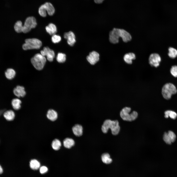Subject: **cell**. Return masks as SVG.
<instances>
[{"mask_svg": "<svg viewBox=\"0 0 177 177\" xmlns=\"http://www.w3.org/2000/svg\"><path fill=\"white\" fill-rule=\"evenodd\" d=\"M119 37H121L123 41L125 43L130 41L132 39L130 34L124 29L114 28L110 32L109 40L111 43H118Z\"/></svg>", "mask_w": 177, "mask_h": 177, "instance_id": "cell-1", "label": "cell"}, {"mask_svg": "<svg viewBox=\"0 0 177 177\" xmlns=\"http://www.w3.org/2000/svg\"><path fill=\"white\" fill-rule=\"evenodd\" d=\"M109 129H110L113 135H116L118 134L120 130V127L118 121L117 120H105L102 126V131L103 133H106L107 132Z\"/></svg>", "mask_w": 177, "mask_h": 177, "instance_id": "cell-2", "label": "cell"}, {"mask_svg": "<svg viewBox=\"0 0 177 177\" xmlns=\"http://www.w3.org/2000/svg\"><path fill=\"white\" fill-rule=\"evenodd\" d=\"M31 61L36 69L40 70L44 67L46 62V59L45 57L41 54L38 53L31 59Z\"/></svg>", "mask_w": 177, "mask_h": 177, "instance_id": "cell-3", "label": "cell"}, {"mask_svg": "<svg viewBox=\"0 0 177 177\" xmlns=\"http://www.w3.org/2000/svg\"><path fill=\"white\" fill-rule=\"evenodd\" d=\"M131 110L130 108L125 107L123 108L120 112V116L124 120L127 121H132L135 120L138 116L137 113L133 111L130 114Z\"/></svg>", "mask_w": 177, "mask_h": 177, "instance_id": "cell-4", "label": "cell"}, {"mask_svg": "<svg viewBox=\"0 0 177 177\" xmlns=\"http://www.w3.org/2000/svg\"><path fill=\"white\" fill-rule=\"evenodd\" d=\"M177 91L176 87L173 84L168 83L163 86L162 92L164 98L166 100H168L170 99L172 95L176 94Z\"/></svg>", "mask_w": 177, "mask_h": 177, "instance_id": "cell-5", "label": "cell"}, {"mask_svg": "<svg viewBox=\"0 0 177 177\" xmlns=\"http://www.w3.org/2000/svg\"><path fill=\"white\" fill-rule=\"evenodd\" d=\"M25 43L22 45L23 49L25 50L39 49L42 45L41 41L35 38L27 39L25 40Z\"/></svg>", "mask_w": 177, "mask_h": 177, "instance_id": "cell-6", "label": "cell"}, {"mask_svg": "<svg viewBox=\"0 0 177 177\" xmlns=\"http://www.w3.org/2000/svg\"><path fill=\"white\" fill-rule=\"evenodd\" d=\"M37 25L35 18L33 16H29L25 20L23 26L22 32L25 33L28 32L32 29L35 28Z\"/></svg>", "mask_w": 177, "mask_h": 177, "instance_id": "cell-7", "label": "cell"}, {"mask_svg": "<svg viewBox=\"0 0 177 177\" xmlns=\"http://www.w3.org/2000/svg\"><path fill=\"white\" fill-rule=\"evenodd\" d=\"M161 61V58L160 55L157 53L151 54L148 59L149 64L151 66L157 67L159 66Z\"/></svg>", "mask_w": 177, "mask_h": 177, "instance_id": "cell-8", "label": "cell"}, {"mask_svg": "<svg viewBox=\"0 0 177 177\" xmlns=\"http://www.w3.org/2000/svg\"><path fill=\"white\" fill-rule=\"evenodd\" d=\"M40 53L42 56H46L47 60L50 62L53 61L55 57L54 51L48 47H44L43 49L41 51Z\"/></svg>", "mask_w": 177, "mask_h": 177, "instance_id": "cell-9", "label": "cell"}, {"mask_svg": "<svg viewBox=\"0 0 177 177\" xmlns=\"http://www.w3.org/2000/svg\"><path fill=\"white\" fill-rule=\"evenodd\" d=\"M100 55L96 51H93L89 53L86 58L88 62L91 65H94L99 60Z\"/></svg>", "mask_w": 177, "mask_h": 177, "instance_id": "cell-10", "label": "cell"}, {"mask_svg": "<svg viewBox=\"0 0 177 177\" xmlns=\"http://www.w3.org/2000/svg\"><path fill=\"white\" fill-rule=\"evenodd\" d=\"M64 38L67 40L68 44L70 46L74 45L76 42L75 37L74 33L72 31L65 33L64 35Z\"/></svg>", "mask_w": 177, "mask_h": 177, "instance_id": "cell-11", "label": "cell"}, {"mask_svg": "<svg viewBox=\"0 0 177 177\" xmlns=\"http://www.w3.org/2000/svg\"><path fill=\"white\" fill-rule=\"evenodd\" d=\"M13 92L14 94L18 97H23L26 94L24 87L20 86H18L15 88L13 90Z\"/></svg>", "mask_w": 177, "mask_h": 177, "instance_id": "cell-12", "label": "cell"}, {"mask_svg": "<svg viewBox=\"0 0 177 177\" xmlns=\"http://www.w3.org/2000/svg\"><path fill=\"white\" fill-rule=\"evenodd\" d=\"M43 4L48 15H53L55 11V8L53 4L49 2H45Z\"/></svg>", "mask_w": 177, "mask_h": 177, "instance_id": "cell-13", "label": "cell"}, {"mask_svg": "<svg viewBox=\"0 0 177 177\" xmlns=\"http://www.w3.org/2000/svg\"><path fill=\"white\" fill-rule=\"evenodd\" d=\"M136 56L135 54L132 52L126 54L123 57V59L125 62L128 64H131L132 63V60L135 59Z\"/></svg>", "mask_w": 177, "mask_h": 177, "instance_id": "cell-14", "label": "cell"}, {"mask_svg": "<svg viewBox=\"0 0 177 177\" xmlns=\"http://www.w3.org/2000/svg\"><path fill=\"white\" fill-rule=\"evenodd\" d=\"M83 128L82 126L80 125L76 124L72 128V130L74 134L76 136H79L83 134Z\"/></svg>", "mask_w": 177, "mask_h": 177, "instance_id": "cell-15", "label": "cell"}, {"mask_svg": "<svg viewBox=\"0 0 177 177\" xmlns=\"http://www.w3.org/2000/svg\"><path fill=\"white\" fill-rule=\"evenodd\" d=\"M46 32L50 35H52L55 34L57 31L56 26L54 24L50 23L45 27Z\"/></svg>", "mask_w": 177, "mask_h": 177, "instance_id": "cell-16", "label": "cell"}, {"mask_svg": "<svg viewBox=\"0 0 177 177\" xmlns=\"http://www.w3.org/2000/svg\"><path fill=\"white\" fill-rule=\"evenodd\" d=\"M46 116L49 119L52 121H54L57 118L58 115L56 111L53 109H50L48 111Z\"/></svg>", "mask_w": 177, "mask_h": 177, "instance_id": "cell-17", "label": "cell"}, {"mask_svg": "<svg viewBox=\"0 0 177 177\" xmlns=\"http://www.w3.org/2000/svg\"><path fill=\"white\" fill-rule=\"evenodd\" d=\"M5 74L7 78L9 80H11L15 77L16 72L13 69L9 68L7 69L5 71Z\"/></svg>", "mask_w": 177, "mask_h": 177, "instance_id": "cell-18", "label": "cell"}, {"mask_svg": "<svg viewBox=\"0 0 177 177\" xmlns=\"http://www.w3.org/2000/svg\"><path fill=\"white\" fill-rule=\"evenodd\" d=\"M21 103V100L17 98L13 99L11 102V104L13 107L16 110H19L20 108Z\"/></svg>", "mask_w": 177, "mask_h": 177, "instance_id": "cell-19", "label": "cell"}, {"mask_svg": "<svg viewBox=\"0 0 177 177\" xmlns=\"http://www.w3.org/2000/svg\"><path fill=\"white\" fill-rule=\"evenodd\" d=\"M63 144L65 148H70L74 145L75 142L73 139L67 138L64 139L63 141Z\"/></svg>", "mask_w": 177, "mask_h": 177, "instance_id": "cell-20", "label": "cell"}, {"mask_svg": "<svg viewBox=\"0 0 177 177\" xmlns=\"http://www.w3.org/2000/svg\"><path fill=\"white\" fill-rule=\"evenodd\" d=\"M5 118L8 120L10 121L13 120L15 116V113L12 110H9L5 112L3 114Z\"/></svg>", "mask_w": 177, "mask_h": 177, "instance_id": "cell-21", "label": "cell"}, {"mask_svg": "<svg viewBox=\"0 0 177 177\" xmlns=\"http://www.w3.org/2000/svg\"><path fill=\"white\" fill-rule=\"evenodd\" d=\"M40 162L37 160L33 159L30 162V166L31 168L33 170H36L40 167Z\"/></svg>", "mask_w": 177, "mask_h": 177, "instance_id": "cell-22", "label": "cell"}, {"mask_svg": "<svg viewBox=\"0 0 177 177\" xmlns=\"http://www.w3.org/2000/svg\"><path fill=\"white\" fill-rule=\"evenodd\" d=\"M101 159L102 162L106 164L110 163L112 162V160L111 158L110 155L107 153H104L102 154Z\"/></svg>", "mask_w": 177, "mask_h": 177, "instance_id": "cell-23", "label": "cell"}, {"mask_svg": "<svg viewBox=\"0 0 177 177\" xmlns=\"http://www.w3.org/2000/svg\"><path fill=\"white\" fill-rule=\"evenodd\" d=\"M164 117L168 118L169 117L171 118L175 119L177 117V114L174 111L170 110H167L164 112Z\"/></svg>", "mask_w": 177, "mask_h": 177, "instance_id": "cell-24", "label": "cell"}, {"mask_svg": "<svg viewBox=\"0 0 177 177\" xmlns=\"http://www.w3.org/2000/svg\"><path fill=\"white\" fill-rule=\"evenodd\" d=\"M168 55L170 58L174 59L177 56V50L175 48L169 47L168 49Z\"/></svg>", "mask_w": 177, "mask_h": 177, "instance_id": "cell-25", "label": "cell"}, {"mask_svg": "<svg viewBox=\"0 0 177 177\" xmlns=\"http://www.w3.org/2000/svg\"><path fill=\"white\" fill-rule=\"evenodd\" d=\"M51 145L53 148L57 150L60 149L61 146V143L59 140L55 139L52 141Z\"/></svg>", "mask_w": 177, "mask_h": 177, "instance_id": "cell-26", "label": "cell"}, {"mask_svg": "<svg viewBox=\"0 0 177 177\" xmlns=\"http://www.w3.org/2000/svg\"><path fill=\"white\" fill-rule=\"evenodd\" d=\"M23 27L22 22L20 21H18L15 24L14 28L16 32L19 33L22 32Z\"/></svg>", "mask_w": 177, "mask_h": 177, "instance_id": "cell-27", "label": "cell"}, {"mask_svg": "<svg viewBox=\"0 0 177 177\" xmlns=\"http://www.w3.org/2000/svg\"><path fill=\"white\" fill-rule=\"evenodd\" d=\"M66 55L65 54L59 53L57 55L56 60L59 63H63L65 62L66 60Z\"/></svg>", "mask_w": 177, "mask_h": 177, "instance_id": "cell-28", "label": "cell"}, {"mask_svg": "<svg viewBox=\"0 0 177 177\" xmlns=\"http://www.w3.org/2000/svg\"><path fill=\"white\" fill-rule=\"evenodd\" d=\"M38 13L41 16L45 17L47 15V12L43 4L41 5L38 8Z\"/></svg>", "mask_w": 177, "mask_h": 177, "instance_id": "cell-29", "label": "cell"}, {"mask_svg": "<svg viewBox=\"0 0 177 177\" xmlns=\"http://www.w3.org/2000/svg\"><path fill=\"white\" fill-rule=\"evenodd\" d=\"M61 40V37L55 34L52 35L51 37V40L53 43H57L60 42Z\"/></svg>", "mask_w": 177, "mask_h": 177, "instance_id": "cell-30", "label": "cell"}, {"mask_svg": "<svg viewBox=\"0 0 177 177\" xmlns=\"http://www.w3.org/2000/svg\"><path fill=\"white\" fill-rule=\"evenodd\" d=\"M171 74L175 77H177V65L172 66L170 70Z\"/></svg>", "mask_w": 177, "mask_h": 177, "instance_id": "cell-31", "label": "cell"}, {"mask_svg": "<svg viewBox=\"0 0 177 177\" xmlns=\"http://www.w3.org/2000/svg\"><path fill=\"white\" fill-rule=\"evenodd\" d=\"M167 133L172 143L174 142L176 138L175 134L173 132L170 131H169Z\"/></svg>", "mask_w": 177, "mask_h": 177, "instance_id": "cell-32", "label": "cell"}, {"mask_svg": "<svg viewBox=\"0 0 177 177\" xmlns=\"http://www.w3.org/2000/svg\"><path fill=\"white\" fill-rule=\"evenodd\" d=\"M163 139L164 141L167 144H171L172 142L167 133H164L163 135Z\"/></svg>", "mask_w": 177, "mask_h": 177, "instance_id": "cell-33", "label": "cell"}, {"mask_svg": "<svg viewBox=\"0 0 177 177\" xmlns=\"http://www.w3.org/2000/svg\"><path fill=\"white\" fill-rule=\"evenodd\" d=\"M48 170V168L45 166H42L40 168V172L41 174H44L46 173Z\"/></svg>", "mask_w": 177, "mask_h": 177, "instance_id": "cell-34", "label": "cell"}, {"mask_svg": "<svg viewBox=\"0 0 177 177\" xmlns=\"http://www.w3.org/2000/svg\"><path fill=\"white\" fill-rule=\"evenodd\" d=\"M104 0H94L95 3L98 4H100Z\"/></svg>", "mask_w": 177, "mask_h": 177, "instance_id": "cell-35", "label": "cell"}, {"mask_svg": "<svg viewBox=\"0 0 177 177\" xmlns=\"http://www.w3.org/2000/svg\"><path fill=\"white\" fill-rule=\"evenodd\" d=\"M3 172L2 168L1 166L0 165V174H2Z\"/></svg>", "mask_w": 177, "mask_h": 177, "instance_id": "cell-36", "label": "cell"}]
</instances>
